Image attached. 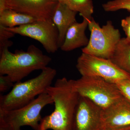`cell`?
Here are the masks:
<instances>
[{"instance_id":"8fae6325","label":"cell","mask_w":130,"mask_h":130,"mask_svg":"<svg viewBox=\"0 0 130 130\" xmlns=\"http://www.w3.org/2000/svg\"><path fill=\"white\" fill-rule=\"evenodd\" d=\"M103 129L130 125V103L124 96L105 109H102Z\"/></svg>"},{"instance_id":"d6986e66","label":"cell","mask_w":130,"mask_h":130,"mask_svg":"<svg viewBox=\"0 0 130 130\" xmlns=\"http://www.w3.org/2000/svg\"><path fill=\"white\" fill-rule=\"evenodd\" d=\"M115 84L123 96L130 103V78L123 79Z\"/></svg>"},{"instance_id":"7c38bea8","label":"cell","mask_w":130,"mask_h":130,"mask_svg":"<svg viewBox=\"0 0 130 130\" xmlns=\"http://www.w3.org/2000/svg\"><path fill=\"white\" fill-rule=\"evenodd\" d=\"M89 20L83 18L81 23L75 22L70 26L66 33L63 44L60 47L61 50L72 51L88 45L89 40L86 36L85 31L88 26Z\"/></svg>"},{"instance_id":"30bf717a","label":"cell","mask_w":130,"mask_h":130,"mask_svg":"<svg viewBox=\"0 0 130 130\" xmlns=\"http://www.w3.org/2000/svg\"><path fill=\"white\" fill-rule=\"evenodd\" d=\"M6 9L28 14L39 21L52 19L58 2L55 0H5Z\"/></svg>"},{"instance_id":"8992f818","label":"cell","mask_w":130,"mask_h":130,"mask_svg":"<svg viewBox=\"0 0 130 130\" xmlns=\"http://www.w3.org/2000/svg\"><path fill=\"white\" fill-rule=\"evenodd\" d=\"M54 103L51 96L46 92L24 106L7 111H0V119L11 126L14 130H21L24 126H30L34 130H39L42 118L41 111L47 105Z\"/></svg>"},{"instance_id":"2e32d148","label":"cell","mask_w":130,"mask_h":130,"mask_svg":"<svg viewBox=\"0 0 130 130\" xmlns=\"http://www.w3.org/2000/svg\"><path fill=\"white\" fill-rule=\"evenodd\" d=\"M63 3L73 11L79 12L83 18L91 20L94 12V6L92 0H55Z\"/></svg>"},{"instance_id":"7402d4cb","label":"cell","mask_w":130,"mask_h":130,"mask_svg":"<svg viewBox=\"0 0 130 130\" xmlns=\"http://www.w3.org/2000/svg\"><path fill=\"white\" fill-rule=\"evenodd\" d=\"M0 130H14L13 128L2 119H0Z\"/></svg>"},{"instance_id":"9c48e42d","label":"cell","mask_w":130,"mask_h":130,"mask_svg":"<svg viewBox=\"0 0 130 130\" xmlns=\"http://www.w3.org/2000/svg\"><path fill=\"white\" fill-rule=\"evenodd\" d=\"M102 110L88 98L80 96L74 113L72 130H103Z\"/></svg>"},{"instance_id":"4fadbf2b","label":"cell","mask_w":130,"mask_h":130,"mask_svg":"<svg viewBox=\"0 0 130 130\" xmlns=\"http://www.w3.org/2000/svg\"><path fill=\"white\" fill-rule=\"evenodd\" d=\"M77 12L67 5L58 2L52 17V21L56 26L59 32V46L63 44L67 31L72 24L77 22Z\"/></svg>"},{"instance_id":"5bb4252c","label":"cell","mask_w":130,"mask_h":130,"mask_svg":"<svg viewBox=\"0 0 130 130\" xmlns=\"http://www.w3.org/2000/svg\"><path fill=\"white\" fill-rule=\"evenodd\" d=\"M110 59L118 67L130 74V40L121 38Z\"/></svg>"},{"instance_id":"603a6c76","label":"cell","mask_w":130,"mask_h":130,"mask_svg":"<svg viewBox=\"0 0 130 130\" xmlns=\"http://www.w3.org/2000/svg\"><path fill=\"white\" fill-rule=\"evenodd\" d=\"M103 130H130V125L119 128H103Z\"/></svg>"},{"instance_id":"e0dca14e","label":"cell","mask_w":130,"mask_h":130,"mask_svg":"<svg viewBox=\"0 0 130 130\" xmlns=\"http://www.w3.org/2000/svg\"><path fill=\"white\" fill-rule=\"evenodd\" d=\"M102 7L106 12L126 9L130 12V0H112L103 4Z\"/></svg>"},{"instance_id":"ac0fdd59","label":"cell","mask_w":130,"mask_h":130,"mask_svg":"<svg viewBox=\"0 0 130 130\" xmlns=\"http://www.w3.org/2000/svg\"><path fill=\"white\" fill-rule=\"evenodd\" d=\"M15 34L0 25V53L5 49L11 46L13 43L9 39L13 37Z\"/></svg>"},{"instance_id":"6da1fadb","label":"cell","mask_w":130,"mask_h":130,"mask_svg":"<svg viewBox=\"0 0 130 130\" xmlns=\"http://www.w3.org/2000/svg\"><path fill=\"white\" fill-rule=\"evenodd\" d=\"M55 105L54 110L42 118L38 130H72L76 107L80 96L75 90L72 80L66 77L56 80L47 89Z\"/></svg>"},{"instance_id":"ba28073f","label":"cell","mask_w":130,"mask_h":130,"mask_svg":"<svg viewBox=\"0 0 130 130\" xmlns=\"http://www.w3.org/2000/svg\"><path fill=\"white\" fill-rule=\"evenodd\" d=\"M6 28L15 35L27 37L38 41L49 53H55L59 48V32L52 19L37 21L14 28Z\"/></svg>"},{"instance_id":"5b68a950","label":"cell","mask_w":130,"mask_h":130,"mask_svg":"<svg viewBox=\"0 0 130 130\" xmlns=\"http://www.w3.org/2000/svg\"><path fill=\"white\" fill-rule=\"evenodd\" d=\"M88 28L90 38L88 44L82 49V53L110 59L121 39L118 29L115 28L110 20L101 27L93 18L89 20Z\"/></svg>"},{"instance_id":"52a82bcc","label":"cell","mask_w":130,"mask_h":130,"mask_svg":"<svg viewBox=\"0 0 130 130\" xmlns=\"http://www.w3.org/2000/svg\"><path fill=\"white\" fill-rule=\"evenodd\" d=\"M76 67L82 76L96 77L112 83L130 78V74L118 67L110 59L83 53L78 58Z\"/></svg>"},{"instance_id":"ffe728a7","label":"cell","mask_w":130,"mask_h":130,"mask_svg":"<svg viewBox=\"0 0 130 130\" xmlns=\"http://www.w3.org/2000/svg\"><path fill=\"white\" fill-rule=\"evenodd\" d=\"M14 83L8 76L0 74V92L7 91L14 86Z\"/></svg>"},{"instance_id":"9a60e30c","label":"cell","mask_w":130,"mask_h":130,"mask_svg":"<svg viewBox=\"0 0 130 130\" xmlns=\"http://www.w3.org/2000/svg\"><path fill=\"white\" fill-rule=\"evenodd\" d=\"M37 21L39 20L32 16L11 9H6L0 13V25L6 28H14Z\"/></svg>"},{"instance_id":"3957f363","label":"cell","mask_w":130,"mask_h":130,"mask_svg":"<svg viewBox=\"0 0 130 130\" xmlns=\"http://www.w3.org/2000/svg\"><path fill=\"white\" fill-rule=\"evenodd\" d=\"M56 74L55 69L47 67L37 76L15 83L9 93L0 96V111L18 109L29 103L36 96L46 92Z\"/></svg>"},{"instance_id":"44dd1931","label":"cell","mask_w":130,"mask_h":130,"mask_svg":"<svg viewBox=\"0 0 130 130\" xmlns=\"http://www.w3.org/2000/svg\"><path fill=\"white\" fill-rule=\"evenodd\" d=\"M121 26L124 31L126 38L130 40V14L121 21Z\"/></svg>"},{"instance_id":"277c9868","label":"cell","mask_w":130,"mask_h":130,"mask_svg":"<svg viewBox=\"0 0 130 130\" xmlns=\"http://www.w3.org/2000/svg\"><path fill=\"white\" fill-rule=\"evenodd\" d=\"M73 88L80 96L86 98L105 109L123 97L116 84L96 77L82 76L72 80Z\"/></svg>"},{"instance_id":"7a4b0ae2","label":"cell","mask_w":130,"mask_h":130,"mask_svg":"<svg viewBox=\"0 0 130 130\" xmlns=\"http://www.w3.org/2000/svg\"><path fill=\"white\" fill-rule=\"evenodd\" d=\"M51 60L33 44L26 51L16 50L12 53L5 49L0 53V74L7 75L13 83H17L32 71L43 70Z\"/></svg>"},{"instance_id":"cb8c5ba5","label":"cell","mask_w":130,"mask_h":130,"mask_svg":"<svg viewBox=\"0 0 130 130\" xmlns=\"http://www.w3.org/2000/svg\"></svg>"}]
</instances>
